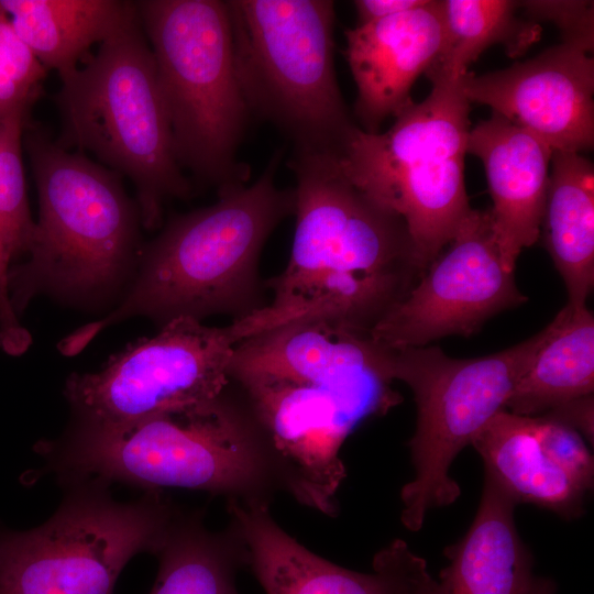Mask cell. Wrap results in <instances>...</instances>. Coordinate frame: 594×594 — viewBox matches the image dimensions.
<instances>
[{
	"instance_id": "obj_1",
	"label": "cell",
	"mask_w": 594,
	"mask_h": 594,
	"mask_svg": "<svg viewBox=\"0 0 594 594\" xmlns=\"http://www.w3.org/2000/svg\"><path fill=\"white\" fill-rule=\"evenodd\" d=\"M289 260L264 280L273 299L234 320L243 339L300 319L371 334L424 275L403 219L356 188L331 153L294 150Z\"/></svg>"
},
{
	"instance_id": "obj_2",
	"label": "cell",
	"mask_w": 594,
	"mask_h": 594,
	"mask_svg": "<svg viewBox=\"0 0 594 594\" xmlns=\"http://www.w3.org/2000/svg\"><path fill=\"white\" fill-rule=\"evenodd\" d=\"M276 153L251 185L218 190L210 206L175 215L143 245L135 275L109 312L57 345L73 356L108 327L146 317L160 327L179 317L243 319L267 305L258 263L275 228L295 212L294 189H280Z\"/></svg>"
},
{
	"instance_id": "obj_3",
	"label": "cell",
	"mask_w": 594,
	"mask_h": 594,
	"mask_svg": "<svg viewBox=\"0 0 594 594\" xmlns=\"http://www.w3.org/2000/svg\"><path fill=\"white\" fill-rule=\"evenodd\" d=\"M67 484L124 483L147 491L179 487L271 501L280 490L262 429L240 387L123 424L76 421L41 443Z\"/></svg>"
},
{
	"instance_id": "obj_4",
	"label": "cell",
	"mask_w": 594,
	"mask_h": 594,
	"mask_svg": "<svg viewBox=\"0 0 594 594\" xmlns=\"http://www.w3.org/2000/svg\"><path fill=\"white\" fill-rule=\"evenodd\" d=\"M25 130L38 218L28 260L9 270L12 307L20 316L42 295L80 308L108 305L123 296L139 265V207L120 174L61 146L40 128Z\"/></svg>"
},
{
	"instance_id": "obj_5",
	"label": "cell",
	"mask_w": 594,
	"mask_h": 594,
	"mask_svg": "<svg viewBox=\"0 0 594 594\" xmlns=\"http://www.w3.org/2000/svg\"><path fill=\"white\" fill-rule=\"evenodd\" d=\"M81 63L56 95L62 118L56 142L91 153L128 177L142 226L157 229L165 204L188 198L193 187L175 157L155 59L136 7Z\"/></svg>"
},
{
	"instance_id": "obj_6",
	"label": "cell",
	"mask_w": 594,
	"mask_h": 594,
	"mask_svg": "<svg viewBox=\"0 0 594 594\" xmlns=\"http://www.w3.org/2000/svg\"><path fill=\"white\" fill-rule=\"evenodd\" d=\"M463 77H430L428 97L404 107L386 132L366 133L356 124L336 154L356 188L403 219L424 273L471 211L464 184L470 102Z\"/></svg>"
},
{
	"instance_id": "obj_7",
	"label": "cell",
	"mask_w": 594,
	"mask_h": 594,
	"mask_svg": "<svg viewBox=\"0 0 594 594\" xmlns=\"http://www.w3.org/2000/svg\"><path fill=\"white\" fill-rule=\"evenodd\" d=\"M134 2L179 166L218 190L245 185L250 167L238 160V148L251 113L237 75L226 1Z\"/></svg>"
},
{
	"instance_id": "obj_8",
	"label": "cell",
	"mask_w": 594,
	"mask_h": 594,
	"mask_svg": "<svg viewBox=\"0 0 594 594\" xmlns=\"http://www.w3.org/2000/svg\"><path fill=\"white\" fill-rule=\"evenodd\" d=\"M226 3L237 75L250 113L279 129L294 150L336 155L356 124L334 70V3Z\"/></svg>"
},
{
	"instance_id": "obj_9",
	"label": "cell",
	"mask_w": 594,
	"mask_h": 594,
	"mask_svg": "<svg viewBox=\"0 0 594 594\" xmlns=\"http://www.w3.org/2000/svg\"><path fill=\"white\" fill-rule=\"evenodd\" d=\"M554 327L556 319L531 338L481 358H451L438 346L389 348L391 377L410 387L417 407L409 441L415 477L400 491V520L408 530H419L429 510L458 499L461 490L450 475L453 460L506 409Z\"/></svg>"
},
{
	"instance_id": "obj_10",
	"label": "cell",
	"mask_w": 594,
	"mask_h": 594,
	"mask_svg": "<svg viewBox=\"0 0 594 594\" xmlns=\"http://www.w3.org/2000/svg\"><path fill=\"white\" fill-rule=\"evenodd\" d=\"M43 525L0 534V594H113L138 553H157L176 517L155 491L120 503L82 481Z\"/></svg>"
},
{
	"instance_id": "obj_11",
	"label": "cell",
	"mask_w": 594,
	"mask_h": 594,
	"mask_svg": "<svg viewBox=\"0 0 594 594\" xmlns=\"http://www.w3.org/2000/svg\"><path fill=\"white\" fill-rule=\"evenodd\" d=\"M232 382L262 429L280 490L328 516L337 512L345 476L340 458L345 438L361 420L400 400L381 375L334 385L267 377Z\"/></svg>"
},
{
	"instance_id": "obj_12",
	"label": "cell",
	"mask_w": 594,
	"mask_h": 594,
	"mask_svg": "<svg viewBox=\"0 0 594 594\" xmlns=\"http://www.w3.org/2000/svg\"><path fill=\"white\" fill-rule=\"evenodd\" d=\"M239 341L232 323L209 327L179 317L112 355L99 371L72 374L64 394L76 421L105 425L209 399L231 383Z\"/></svg>"
},
{
	"instance_id": "obj_13",
	"label": "cell",
	"mask_w": 594,
	"mask_h": 594,
	"mask_svg": "<svg viewBox=\"0 0 594 594\" xmlns=\"http://www.w3.org/2000/svg\"><path fill=\"white\" fill-rule=\"evenodd\" d=\"M448 245L373 328V340L400 349L469 337L496 314L527 301L503 265L488 210L471 209Z\"/></svg>"
},
{
	"instance_id": "obj_14",
	"label": "cell",
	"mask_w": 594,
	"mask_h": 594,
	"mask_svg": "<svg viewBox=\"0 0 594 594\" xmlns=\"http://www.w3.org/2000/svg\"><path fill=\"white\" fill-rule=\"evenodd\" d=\"M462 91L469 102L490 106L552 152L593 147L594 58L582 47L562 42L505 69L468 73Z\"/></svg>"
},
{
	"instance_id": "obj_15",
	"label": "cell",
	"mask_w": 594,
	"mask_h": 594,
	"mask_svg": "<svg viewBox=\"0 0 594 594\" xmlns=\"http://www.w3.org/2000/svg\"><path fill=\"white\" fill-rule=\"evenodd\" d=\"M345 57L358 88L360 129L378 133L388 117L410 101V89L439 57L444 44L442 1L345 31Z\"/></svg>"
},
{
	"instance_id": "obj_16",
	"label": "cell",
	"mask_w": 594,
	"mask_h": 594,
	"mask_svg": "<svg viewBox=\"0 0 594 594\" xmlns=\"http://www.w3.org/2000/svg\"><path fill=\"white\" fill-rule=\"evenodd\" d=\"M389 352L371 334L324 320L300 319L239 341L229 376L232 381L267 377L334 385L382 375L393 382Z\"/></svg>"
},
{
	"instance_id": "obj_17",
	"label": "cell",
	"mask_w": 594,
	"mask_h": 594,
	"mask_svg": "<svg viewBox=\"0 0 594 594\" xmlns=\"http://www.w3.org/2000/svg\"><path fill=\"white\" fill-rule=\"evenodd\" d=\"M468 153L485 168L492 228L506 271L540 235L552 150L531 132L493 112L469 132Z\"/></svg>"
},
{
	"instance_id": "obj_18",
	"label": "cell",
	"mask_w": 594,
	"mask_h": 594,
	"mask_svg": "<svg viewBox=\"0 0 594 594\" xmlns=\"http://www.w3.org/2000/svg\"><path fill=\"white\" fill-rule=\"evenodd\" d=\"M227 501L230 529L265 594H386L375 573L337 565L289 536L272 517L268 502Z\"/></svg>"
},
{
	"instance_id": "obj_19",
	"label": "cell",
	"mask_w": 594,
	"mask_h": 594,
	"mask_svg": "<svg viewBox=\"0 0 594 594\" xmlns=\"http://www.w3.org/2000/svg\"><path fill=\"white\" fill-rule=\"evenodd\" d=\"M516 506L484 476L473 522L444 550L449 564L439 573L438 594H528L534 561L515 525Z\"/></svg>"
},
{
	"instance_id": "obj_20",
	"label": "cell",
	"mask_w": 594,
	"mask_h": 594,
	"mask_svg": "<svg viewBox=\"0 0 594 594\" xmlns=\"http://www.w3.org/2000/svg\"><path fill=\"white\" fill-rule=\"evenodd\" d=\"M471 446L492 479L516 505L534 504L565 519L579 517L590 492L540 444L535 417L508 410L495 415Z\"/></svg>"
},
{
	"instance_id": "obj_21",
	"label": "cell",
	"mask_w": 594,
	"mask_h": 594,
	"mask_svg": "<svg viewBox=\"0 0 594 594\" xmlns=\"http://www.w3.org/2000/svg\"><path fill=\"white\" fill-rule=\"evenodd\" d=\"M134 9V2L119 0H0V12L20 40L47 70L57 72L61 80Z\"/></svg>"
},
{
	"instance_id": "obj_22",
	"label": "cell",
	"mask_w": 594,
	"mask_h": 594,
	"mask_svg": "<svg viewBox=\"0 0 594 594\" xmlns=\"http://www.w3.org/2000/svg\"><path fill=\"white\" fill-rule=\"evenodd\" d=\"M541 232L568 304L586 306L594 283V167L581 153L552 152Z\"/></svg>"
},
{
	"instance_id": "obj_23",
	"label": "cell",
	"mask_w": 594,
	"mask_h": 594,
	"mask_svg": "<svg viewBox=\"0 0 594 594\" xmlns=\"http://www.w3.org/2000/svg\"><path fill=\"white\" fill-rule=\"evenodd\" d=\"M529 369L513 389L506 410L541 416L570 400L593 395L594 317L586 308L566 305Z\"/></svg>"
},
{
	"instance_id": "obj_24",
	"label": "cell",
	"mask_w": 594,
	"mask_h": 594,
	"mask_svg": "<svg viewBox=\"0 0 594 594\" xmlns=\"http://www.w3.org/2000/svg\"><path fill=\"white\" fill-rule=\"evenodd\" d=\"M150 594H240L237 573L248 557L237 535L211 532L198 517L176 515L161 549Z\"/></svg>"
},
{
	"instance_id": "obj_25",
	"label": "cell",
	"mask_w": 594,
	"mask_h": 594,
	"mask_svg": "<svg viewBox=\"0 0 594 594\" xmlns=\"http://www.w3.org/2000/svg\"><path fill=\"white\" fill-rule=\"evenodd\" d=\"M444 44L435 64L425 73L430 77L460 78L486 48L502 45L509 57L524 55L539 41L541 26L521 19L518 1H442Z\"/></svg>"
},
{
	"instance_id": "obj_26",
	"label": "cell",
	"mask_w": 594,
	"mask_h": 594,
	"mask_svg": "<svg viewBox=\"0 0 594 594\" xmlns=\"http://www.w3.org/2000/svg\"><path fill=\"white\" fill-rule=\"evenodd\" d=\"M29 116L0 119V346L15 349L29 338L9 294L8 274L12 263L26 255L35 221L32 219L21 155Z\"/></svg>"
},
{
	"instance_id": "obj_27",
	"label": "cell",
	"mask_w": 594,
	"mask_h": 594,
	"mask_svg": "<svg viewBox=\"0 0 594 594\" xmlns=\"http://www.w3.org/2000/svg\"><path fill=\"white\" fill-rule=\"evenodd\" d=\"M47 69L20 40L0 12V119L29 116L42 94Z\"/></svg>"
},
{
	"instance_id": "obj_28",
	"label": "cell",
	"mask_w": 594,
	"mask_h": 594,
	"mask_svg": "<svg viewBox=\"0 0 594 594\" xmlns=\"http://www.w3.org/2000/svg\"><path fill=\"white\" fill-rule=\"evenodd\" d=\"M373 570L386 594H438L426 560L402 539L393 540L374 556Z\"/></svg>"
},
{
	"instance_id": "obj_29",
	"label": "cell",
	"mask_w": 594,
	"mask_h": 594,
	"mask_svg": "<svg viewBox=\"0 0 594 594\" xmlns=\"http://www.w3.org/2000/svg\"><path fill=\"white\" fill-rule=\"evenodd\" d=\"M530 20L550 21L562 32L563 43L592 53L594 47V4L580 0L518 1Z\"/></svg>"
},
{
	"instance_id": "obj_30",
	"label": "cell",
	"mask_w": 594,
	"mask_h": 594,
	"mask_svg": "<svg viewBox=\"0 0 594 594\" xmlns=\"http://www.w3.org/2000/svg\"><path fill=\"white\" fill-rule=\"evenodd\" d=\"M536 432L544 451L588 491L593 486V458L574 429L547 418L535 416Z\"/></svg>"
},
{
	"instance_id": "obj_31",
	"label": "cell",
	"mask_w": 594,
	"mask_h": 594,
	"mask_svg": "<svg viewBox=\"0 0 594 594\" xmlns=\"http://www.w3.org/2000/svg\"><path fill=\"white\" fill-rule=\"evenodd\" d=\"M541 416L561 422L593 440V395L570 400Z\"/></svg>"
},
{
	"instance_id": "obj_32",
	"label": "cell",
	"mask_w": 594,
	"mask_h": 594,
	"mask_svg": "<svg viewBox=\"0 0 594 594\" xmlns=\"http://www.w3.org/2000/svg\"><path fill=\"white\" fill-rule=\"evenodd\" d=\"M427 0H356L358 25L380 21L424 6Z\"/></svg>"
},
{
	"instance_id": "obj_33",
	"label": "cell",
	"mask_w": 594,
	"mask_h": 594,
	"mask_svg": "<svg viewBox=\"0 0 594 594\" xmlns=\"http://www.w3.org/2000/svg\"><path fill=\"white\" fill-rule=\"evenodd\" d=\"M557 588L553 581L546 578H534L528 594H556Z\"/></svg>"
}]
</instances>
